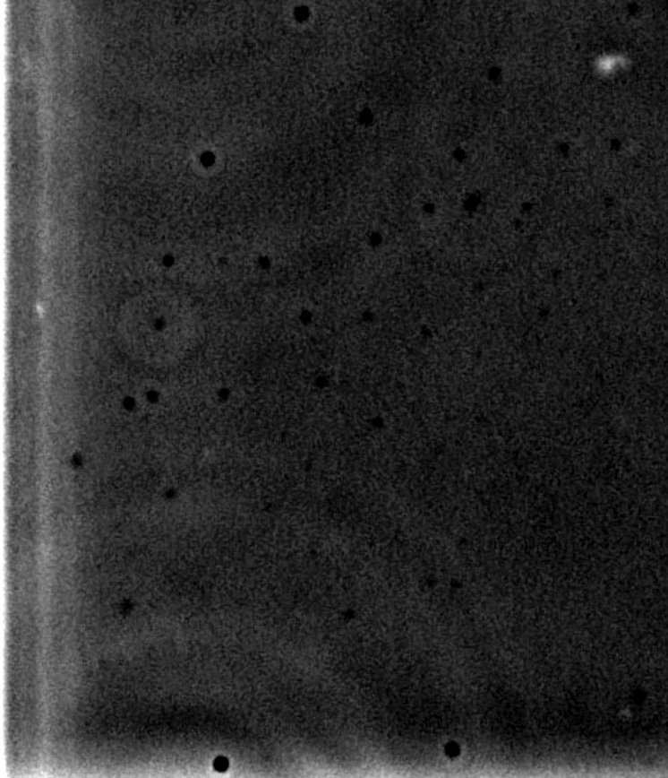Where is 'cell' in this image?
Here are the masks:
<instances>
[{
  "mask_svg": "<svg viewBox=\"0 0 668 778\" xmlns=\"http://www.w3.org/2000/svg\"><path fill=\"white\" fill-rule=\"evenodd\" d=\"M133 403H134V402H133L132 399L125 400V406L130 407V409H132V407L134 406V404H133Z\"/></svg>",
  "mask_w": 668,
  "mask_h": 778,
  "instance_id": "2",
  "label": "cell"
},
{
  "mask_svg": "<svg viewBox=\"0 0 668 778\" xmlns=\"http://www.w3.org/2000/svg\"><path fill=\"white\" fill-rule=\"evenodd\" d=\"M214 767L217 772H225V770L229 767V763H227V758L218 757L217 760H215Z\"/></svg>",
  "mask_w": 668,
  "mask_h": 778,
  "instance_id": "1",
  "label": "cell"
},
{
  "mask_svg": "<svg viewBox=\"0 0 668 778\" xmlns=\"http://www.w3.org/2000/svg\"><path fill=\"white\" fill-rule=\"evenodd\" d=\"M150 399H152V400L158 399V394H154V393H150Z\"/></svg>",
  "mask_w": 668,
  "mask_h": 778,
  "instance_id": "3",
  "label": "cell"
},
{
  "mask_svg": "<svg viewBox=\"0 0 668 778\" xmlns=\"http://www.w3.org/2000/svg\"><path fill=\"white\" fill-rule=\"evenodd\" d=\"M171 262H173L171 258H166V264H171Z\"/></svg>",
  "mask_w": 668,
  "mask_h": 778,
  "instance_id": "4",
  "label": "cell"
}]
</instances>
